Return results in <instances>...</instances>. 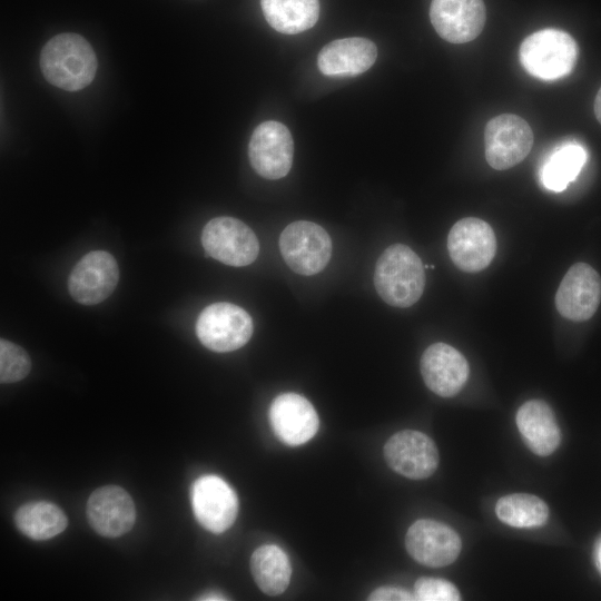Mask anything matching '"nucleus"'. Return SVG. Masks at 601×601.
<instances>
[{
  "label": "nucleus",
  "instance_id": "obj_4",
  "mask_svg": "<svg viewBox=\"0 0 601 601\" xmlns=\"http://www.w3.org/2000/svg\"><path fill=\"white\" fill-rule=\"evenodd\" d=\"M254 331L250 315L242 307L218 302L210 304L199 314L196 322L198 339L207 348L224 353L244 346Z\"/></svg>",
  "mask_w": 601,
  "mask_h": 601
},
{
  "label": "nucleus",
  "instance_id": "obj_14",
  "mask_svg": "<svg viewBox=\"0 0 601 601\" xmlns=\"http://www.w3.org/2000/svg\"><path fill=\"white\" fill-rule=\"evenodd\" d=\"M601 300V277L585 263L572 265L555 294L558 312L566 319L584 322L591 318Z\"/></svg>",
  "mask_w": 601,
  "mask_h": 601
},
{
  "label": "nucleus",
  "instance_id": "obj_1",
  "mask_svg": "<svg viewBox=\"0 0 601 601\" xmlns=\"http://www.w3.org/2000/svg\"><path fill=\"white\" fill-rule=\"evenodd\" d=\"M40 68L46 80L55 87L78 91L93 80L97 58L85 38L71 32L60 33L43 46Z\"/></svg>",
  "mask_w": 601,
  "mask_h": 601
},
{
  "label": "nucleus",
  "instance_id": "obj_13",
  "mask_svg": "<svg viewBox=\"0 0 601 601\" xmlns=\"http://www.w3.org/2000/svg\"><path fill=\"white\" fill-rule=\"evenodd\" d=\"M405 548L418 563L443 568L457 559L462 541L449 525L435 520L420 519L408 528Z\"/></svg>",
  "mask_w": 601,
  "mask_h": 601
},
{
  "label": "nucleus",
  "instance_id": "obj_11",
  "mask_svg": "<svg viewBox=\"0 0 601 601\" xmlns=\"http://www.w3.org/2000/svg\"><path fill=\"white\" fill-rule=\"evenodd\" d=\"M119 280L115 257L105 250H92L82 256L68 278L71 297L82 305H96L108 298Z\"/></svg>",
  "mask_w": 601,
  "mask_h": 601
},
{
  "label": "nucleus",
  "instance_id": "obj_20",
  "mask_svg": "<svg viewBox=\"0 0 601 601\" xmlns=\"http://www.w3.org/2000/svg\"><path fill=\"white\" fill-rule=\"evenodd\" d=\"M515 423L524 443L534 454L548 456L560 445V426L544 401L530 400L522 404L516 412Z\"/></svg>",
  "mask_w": 601,
  "mask_h": 601
},
{
  "label": "nucleus",
  "instance_id": "obj_12",
  "mask_svg": "<svg viewBox=\"0 0 601 601\" xmlns=\"http://www.w3.org/2000/svg\"><path fill=\"white\" fill-rule=\"evenodd\" d=\"M193 512L199 524L213 533H223L235 522L238 499L229 484L217 475L198 477L190 491Z\"/></svg>",
  "mask_w": 601,
  "mask_h": 601
},
{
  "label": "nucleus",
  "instance_id": "obj_16",
  "mask_svg": "<svg viewBox=\"0 0 601 601\" xmlns=\"http://www.w3.org/2000/svg\"><path fill=\"white\" fill-rule=\"evenodd\" d=\"M86 513L91 528L106 538L124 535L131 530L136 520L131 496L117 485L95 490L87 501Z\"/></svg>",
  "mask_w": 601,
  "mask_h": 601
},
{
  "label": "nucleus",
  "instance_id": "obj_7",
  "mask_svg": "<svg viewBox=\"0 0 601 601\" xmlns=\"http://www.w3.org/2000/svg\"><path fill=\"white\" fill-rule=\"evenodd\" d=\"M533 131L520 116L502 114L487 121L484 131L485 158L496 169L521 162L533 146Z\"/></svg>",
  "mask_w": 601,
  "mask_h": 601
},
{
  "label": "nucleus",
  "instance_id": "obj_9",
  "mask_svg": "<svg viewBox=\"0 0 601 601\" xmlns=\"http://www.w3.org/2000/svg\"><path fill=\"white\" fill-rule=\"evenodd\" d=\"M294 142L288 128L278 121L259 124L253 131L248 156L255 171L266 179H279L290 170Z\"/></svg>",
  "mask_w": 601,
  "mask_h": 601
},
{
  "label": "nucleus",
  "instance_id": "obj_2",
  "mask_svg": "<svg viewBox=\"0 0 601 601\" xmlns=\"http://www.w3.org/2000/svg\"><path fill=\"white\" fill-rule=\"evenodd\" d=\"M374 285L382 299L394 307H410L422 296L425 287L424 265L406 245L394 244L378 257Z\"/></svg>",
  "mask_w": 601,
  "mask_h": 601
},
{
  "label": "nucleus",
  "instance_id": "obj_22",
  "mask_svg": "<svg viewBox=\"0 0 601 601\" xmlns=\"http://www.w3.org/2000/svg\"><path fill=\"white\" fill-rule=\"evenodd\" d=\"M250 572L264 593L277 595L287 589L292 566L287 554L279 546L265 544L253 552Z\"/></svg>",
  "mask_w": 601,
  "mask_h": 601
},
{
  "label": "nucleus",
  "instance_id": "obj_5",
  "mask_svg": "<svg viewBox=\"0 0 601 601\" xmlns=\"http://www.w3.org/2000/svg\"><path fill=\"white\" fill-rule=\"evenodd\" d=\"M279 249L292 270L300 275H314L328 264L332 239L322 226L308 220H296L282 231Z\"/></svg>",
  "mask_w": 601,
  "mask_h": 601
},
{
  "label": "nucleus",
  "instance_id": "obj_24",
  "mask_svg": "<svg viewBox=\"0 0 601 601\" xmlns=\"http://www.w3.org/2000/svg\"><path fill=\"white\" fill-rule=\"evenodd\" d=\"M14 522L26 536L43 541L60 534L68 524L63 511L47 501H35L21 505L14 513Z\"/></svg>",
  "mask_w": 601,
  "mask_h": 601
},
{
  "label": "nucleus",
  "instance_id": "obj_29",
  "mask_svg": "<svg viewBox=\"0 0 601 601\" xmlns=\"http://www.w3.org/2000/svg\"><path fill=\"white\" fill-rule=\"evenodd\" d=\"M594 114L598 121L601 124V88L599 89L594 100Z\"/></svg>",
  "mask_w": 601,
  "mask_h": 601
},
{
  "label": "nucleus",
  "instance_id": "obj_26",
  "mask_svg": "<svg viewBox=\"0 0 601 601\" xmlns=\"http://www.w3.org/2000/svg\"><path fill=\"white\" fill-rule=\"evenodd\" d=\"M31 370V361L28 353L19 345L0 339V381L1 383H14L23 380Z\"/></svg>",
  "mask_w": 601,
  "mask_h": 601
},
{
  "label": "nucleus",
  "instance_id": "obj_21",
  "mask_svg": "<svg viewBox=\"0 0 601 601\" xmlns=\"http://www.w3.org/2000/svg\"><path fill=\"white\" fill-rule=\"evenodd\" d=\"M260 4L269 26L282 33L303 32L318 19V0H260Z\"/></svg>",
  "mask_w": 601,
  "mask_h": 601
},
{
  "label": "nucleus",
  "instance_id": "obj_28",
  "mask_svg": "<svg viewBox=\"0 0 601 601\" xmlns=\"http://www.w3.org/2000/svg\"><path fill=\"white\" fill-rule=\"evenodd\" d=\"M371 601H411L414 594L396 587H382L374 590L367 598Z\"/></svg>",
  "mask_w": 601,
  "mask_h": 601
},
{
  "label": "nucleus",
  "instance_id": "obj_3",
  "mask_svg": "<svg viewBox=\"0 0 601 601\" xmlns=\"http://www.w3.org/2000/svg\"><path fill=\"white\" fill-rule=\"evenodd\" d=\"M523 69L541 80H556L568 76L578 59V45L568 32L546 28L526 37L519 50Z\"/></svg>",
  "mask_w": 601,
  "mask_h": 601
},
{
  "label": "nucleus",
  "instance_id": "obj_10",
  "mask_svg": "<svg viewBox=\"0 0 601 601\" xmlns=\"http://www.w3.org/2000/svg\"><path fill=\"white\" fill-rule=\"evenodd\" d=\"M383 453L393 471L411 480L431 476L440 460L433 440L415 430H403L393 434L385 443Z\"/></svg>",
  "mask_w": 601,
  "mask_h": 601
},
{
  "label": "nucleus",
  "instance_id": "obj_19",
  "mask_svg": "<svg viewBox=\"0 0 601 601\" xmlns=\"http://www.w3.org/2000/svg\"><path fill=\"white\" fill-rule=\"evenodd\" d=\"M377 58L375 43L366 38L337 39L318 53L319 71L328 77L356 76L368 70Z\"/></svg>",
  "mask_w": 601,
  "mask_h": 601
},
{
  "label": "nucleus",
  "instance_id": "obj_8",
  "mask_svg": "<svg viewBox=\"0 0 601 601\" xmlns=\"http://www.w3.org/2000/svg\"><path fill=\"white\" fill-rule=\"evenodd\" d=\"M447 250L452 262L461 270L466 273L483 270L495 256V234L483 219L462 218L450 229Z\"/></svg>",
  "mask_w": 601,
  "mask_h": 601
},
{
  "label": "nucleus",
  "instance_id": "obj_27",
  "mask_svg": "<svg viewBox=\"0 0 601 601\" xmlns=\"http://www.w3.org/2000/svg\"><path fill=\"white\" fill-rule=\"evenodd\" d=\"M414 597L418 601H459L461 594L450 581L437 578H420L414 585Z\"/></svg>",
  "mask_w": 601,
  "mask_h": 601
},
{
  "label": "nucleus",
  "instance_id": "obj_15",
  "mask_svg": "<svg viewBox=\"0 0 601 601\" xmlns=\"http://www.w3.org/2000/svg\"><path fill=\"white\" fill-rule=\"evenodd\" d=\"M430 19L441 38L464 43L482 32L486 9L483 0H432Z\"/></svg>",
  "mask_w": 601,
  "mask_h": 601
},
{
  "label": "nucleus",
  "instance_id": "obj_30",
  "mask_svg": "<svg viewBox=\"0 0 601 601\" xmlns=\"http://www.w3.org/2000/svg\"><path fill=\"white\" fill-rule=\"evenodd\" d=\"M199 600H226L227 598H225L223 594L218 593V592H207L203 595H200V598H198Z\"/></svg>",
  "mask_w": 601,
  "mask_h": 601
},
{
  "label": "nucleus",
  "instance_id": "obj_6",
  "mask_svg": "<svg viewBox=\"0 0 601 601\" xmlns=\"http://www.w3.org/2000/svg\"><path fill=\"white\" fill-rule=\"evenodd\" d=\"M201 244L210 257L236 267L252 264L259 253L255 233L242 220L226 216L205 225Z\"/></svg>",
  "mask_w": 601,
  "mask_h": 601
},
{
  "label": "nucleus",
  "instance_id": "obj_25",
  "mask_svg": "<svg viewBox=\"0 0 601 601\" xmlns=\"http://www.w3.org/2000/svg\"><path fill=\"white\" fill-rule=\"evenodd\" d=\"M500 521L513 528H539L549 519L546 503L528 493H512L502 496L495 505Z\"/></svg>",
  "mask_w": 601,
  "mask_h": 601
},
{
  "label": "nucleus",
  "instance_id": "obj_23",
  "mask_svg": "<svg viewBox=\"0 0 601 601\" xmlns=\"http://www.w3.org/2000/svg\"><path fill=\"white\" fill-rule=\"evenodd\" d=\"M588 160L585 148L578 142L556 147L543 161L540 178L544 188L560 193L575 180Z\"/></svg>",
  "mask_w": 601,
  "mask_h": 601
},
{
  "label": "nucleus",
  "instance_id": "obj_18",
  "mask_svg": "<svg viewBox=\"0 0 601 601\" xmlns=\"http://www.w3.org/2000/svg\"><path fill=\"white\" fill-rule=\"evenodd\" d=\"M269 421L275 435L286 445L308 442L318 431V415L304 396L283 393L272 403Z\"/></svg>",
  "mask_w": 601,
  "mask_h": 601
},
{
  "label": "nucleus",
  "instance_id": "obj_17",
  "mask_svg": "<svg viewBox=\"0 0 601 601\" xmlns=\"http://www.w3.org/2000/svg\"><path fill=\"white\" fill-rule=\"evenodd\" d=\"M420 368L425 385L442 397L456 395L470 373L463 354L445 343L430 345L422 354Z\"/></svg>",
  "mask_w": 601,
  "mask_h": 601
}]
</instances>
